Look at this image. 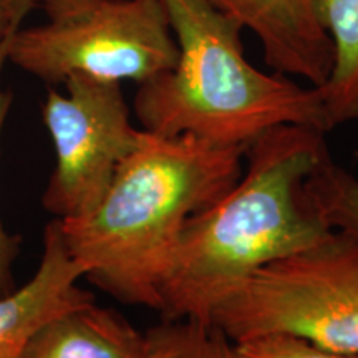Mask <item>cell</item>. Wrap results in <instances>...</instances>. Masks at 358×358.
<instances>
[{"label":"cell","instance_id":"30bf717a","mask_svg":"<svg viewBox=\"0 0 358 358\" xmlns=\"http://www.w3.org/2000/svg\"><path fill=\"white\" fill-rule=\"evenodd\" d=\"M313 15L334 47V65L320 95L329 131L358 120V0H310Z\"/></svg>","mask_w":358,"mask_h":358},{"label":"cell","instance_id":"9c48e42d","mask_svg":"<svg viewBox=\"0 0 358 358\" xmlns=\"http://www.w3.org/2000/svg\"><path fill=\"white\" fill-rule=\"evenodd\" d=\"M148 334L95 302L58 313L40 327L22 358H146Z\"/></svg>","mask_w":358,"mask_h":358},{"label":"cell","instance_id":"6da1fadb","mask_svg":"<svg viewBox=\"0 0 358 358\" xmlns=\"http://www.w3.org/2000/svg\"><path fill=\"white\" fill-rule=\"evenodd\" d=\"M239 181L186 222L159 289L163 322L209 325L224 299L259 268L332 232L306 191L330 158L322 129L280 124L245 148Z\"/></svg>","mask_w":358,"mask_h":358},{"label":"cell","instance_id":"277c9868","mask_svg":"<svg viewBox=\"0 0 358 358\" xmlns=\"http://www.w3.org/2000/svg\"><path fill=\"white\" fill-rule=\"evenodd\" d=\"M209 325L231 343L289 335L358 355V239L332 231L267 264L219 303Z\"/></svg>","mask_w":358,"mask_h":358},{"label":"cell","instance_id":"3957f363","mask_svg":"<svg viewBox=\"0 0 358 358\" xmlns=\"http://www.w3.org/2000/svg\"><path fill=\"white\" fill-rule=\"evenodd\" d=\"M163 3L179 53L171 70L138 87L133 106L145 131L243 148L280 124L329 131L315 87L249 64L239 20L208 0Z\"/></svg>","mask_w":358,"mask_h":358},{"label":"cell","instance_id":"ba28073f","mask_svg":"<svg viewBox=\"0 0 358 358\" xmlns=\"http://www.w3.org/2000/svg\"><path fill=\"white\" fill-rule=\"evenodd\" d=\"M82 277L64 244L60 222L53 219L45 227L37 272L25 285L0 295V358H22L27 342L45 322L95 302V295L78 285Z\"/></svg>","mask_w":358,"mask_h":358},{"label":"cell","instance_id":"7a4b0ae2","mask_svg":"<svg viewBox=\"0 0 358 358\" xmlns=\"http://www.w3.org/2000/svg\"><path fill=\"white\" fill-rule=\"evenodd\" d=\"M245 148L145 131L93 211L58 219L83 277L118 302L158 312L159 289L186 222L226 194Z\"/></svg>","mask_w":358,"mask_h":358},{"label":"cell","instance_id":"9a60e30c","mask_svg":"<svg viewBox=\"0 0 358 358\" xmlns=\"http://www.w3.org/2000/svg\"><path fill=\"white\" fill-rule=\"evenodd\" d=\"M146 334L150 338L146 358H181V322H161Z\"/></svg>","mask_w":358,"mask_h":358},{"label":"cell","instance_id":"4fadbf2b","mask_svg":"<svg viewBox=\"0 0 358 358\" xmlns=\"http://www.w3.org/2000/svg\"><path fill=\"white\" fill-rule=\"evenodd\" d=\"M13 35H10V37L0 43V75H2V69L7 60L8 47H10ZM12 100V93L8 90H2V87H0V138H2V128L3 123H6L8 110H10ZM19 237L8 234L3 229L2 222H0V295H6L13 290V264H15V259L19 256Z\"/></svg>","mask_w":358,"mask_h":358},{"label":"cell","instance_id":"e0dca14e","mask_svg":"<svg viewBox=\"0 0 358 358\" xmlns=\"http://www.w3.org/2000/svg\"><path fill=\"white\" fill-rule=\"evenodd\" d=\"M35 0H0V43L19 30Z\"/></svg>","mask_w":358,"mask_h":358},{"label":"cell","instance_id":"5b68a950","mask_svg":"<svg viewBox=\"0 0 358 358\" xmlns=\"http://www.w3.org/2000/svg\"><path fill=\"white\" fill-rule=\"evenodd\" d=\"M178 53L163 0H103L77 20L19 29L7 60L47 83L87 75L140 85L171 70Z\"/></svg>","mask_w":358,"mask_h":358},{"label":"cell","instance_id":"2e32d148","mask_svg":"<svg viewBox=\"0 0 358 358\" xmlns=\"http://www.w3.org/2000/svg\"><path fill=\"white\" fill-rule=\"evenodd\" d=\"M103 0H40L50 22H71L85 17Z\"/></svg>","mask_w":358,"mask_h":358},{"label":"cell","instance_id":"8992f818","mask_svg":"<svg viewBox=\"0 0 358 358\" xmlns=\"http://www.w3.org/2000/svg\"><path fill=\"white\" fill-rule=\"evenodd\" d=\"M64 83L66 95L50 90L43 105L57 161L42 204L53 219L93 211L143 136L129 122L122 83L87 75H70Z\"/></svg>","mask_w":358,"mask_h":358},{"label":"cell","instance_id":"52a82bcc","mask_svg":"<svg viewBox=\"0 0 358 358\" xmlns=\"http://www.w3.org/2000/svg\"><path fill=\"white\" fill-rule=\"evenodd\" d=\"M261 40L264 60L275 73L320 87L334 65V47L313 15L310 0H208Z\"/></svg>","mask_w":358,"mask_h":358},{"label":"cell","instance_id":"5bb4252c","mask_svg":"<svg viewBox=\"0 0 358 358\" xmlns=\"http://www.w3.org/2000/svg\"><path fill=\"white\" fill-rule=\"evenodd\" d=\"M181 358H231V342L211 325L181 322Z\"/></svg>","mask_w":358,"mask_h":358},{"label":"cell","instance_id":"7c38bea8","mask_svg":"<svg viewBox=\"0 0 358 358\" xmlns=\"http://www.w3.org/2000/svg\"><path fill=\"white\" fill-rule=\"evenodd\" d=\"M231 358H358L324 350L289 335H264L231 343Z\"/></svg>","mask_w":358,"mask_h":358},{"label":"cell","instance_id":"8fae6325","mask_svg":"<svg viewBox=\"0 0 358 358\" xmlns=\"http://www.w3.org/2000/svg\"><path fill=\"white\" fill-rule=\"evenodd\" d=\"M306 191L330 229L358 239V179L330 156L307 178Z\"/></svg>","mask_w":358,"mask_h":358}]
</instances>
